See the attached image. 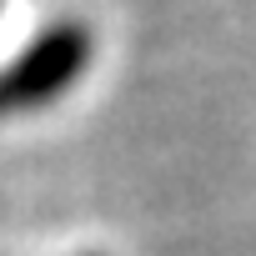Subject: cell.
<instances>
[{
    "label": "cell",
    "mask_w": 256,
    "mask_h": 256,
    "mask_svg": "<svg viewBox=\"0 0 256 256\" xmlns=\"http://www.w3.org/2000/svg\"><path fill=\"white\" fill-rule=\"evenodd\" d=\"M90 60V36L80 26H56L46 30L16 66L0 70V116L6 110H30L40 100H56Z\"/></svg>",
    "instance_id": "1"
}]
</instances>
